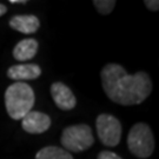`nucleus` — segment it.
I'll list each match as a JSON object with an SVG mask.
<instances>
[{
  "instance_id": "nucleus-1",
  "label": "nucleus",
  "mask_w": 159,
  "mask_h": 159,
  "mask_svg": "<svg viewBox=\"0 0 159 159\" xmlns=\"http://www.w3.org/2000/svg\"><path fill=\"white\" fill-rule=\"evenodd\" d=\"M100 78L105 94L118 105H139L152 92V81L146 72L138 71L129 74L119 64L105 65Z\"/></svg>"
},
{
  "instance_id": "nucleus-2",
  "label": "nucleus",
  "mask_w": 159,
  "mask_h": 159,
  "mask_svg": "<svg viewBox=\"0 0 159 159\" xmlns=\"http://www.w3.org/2000/svg\"><path fill=\"white\" fill-rule=\"evenodd\" d=\"M35 102L32 87L23 81H16L5 92V106L7 113L14 120H21L32 111Z\"/></svg>"
},
{
  "instance_id": "nucleus-3",
  "label": "nucleus",
  "mask_w": 159,
  "mask_h": 159,
  "mask_svg": "<svg viewBox=\"0 0 159 159\" xmlns=\"http://www.w3.org/2000/svg\"><path fill=\"white\" fill-rule=\"evenodd\" d=\"M127 148L134 157L146 159L154 151V137L151 127L145 123H137L127 134Z\"/></svg>"
},
{
  "instance_id": "nucleus-4",
  "label": "nucleus",
  "mask_w": 159,
  "mask_h": 159,
  "mask_svg": "<svg viewBox=\"0 0 159 159\" xmlns=\"http://www.w3.org/2000/svg\"><path fill=\"white\" fill-rule=\"evenodd\" d=\"M60 142L67 152H83L94 144V137L90 125L78 124L64 129Z\"/></svg>"
},
{
  "instance_id": "nucleus-5",
  "label": "nucleus",
  "mask_w": 159,
  "mask_h": 159,
  "mask_svg": "<svg viewBox=\"0 0 159 159\" xmlns=\"http://www.w3.org/2000/svg\"><path fill=\"white\" fill-rule=\"evenodd\" d=\"M96 129L99 140L110 148H114L120 143L121 139V124L114 116L102 113L97 117Z\"/></svg>"
},
{
  "instance_id": "nucleus-6",
  "label": "nucleus",
  "mask_w": 159,
  "mask_h": 159,
  "mask_svg": "<svg viewBox=\"0 0 159 159\" xmlns=\"http://www.w3.org/2000/svg\"><path fill=\"white\" fill-rule=\"evenodd\" d=\"M21 127L31 134L44 133L51 127V118L40 111H30L21 119Z\"/></svg>"
},
{
  "instance_id": "nucleus-7",
  "label": "nucleus",
  "mask_w": 159,
  "mask_h": 159,
  "mask_svg": "<svg viewBox=\"0 0 159 159\" xmlns=\"http://www.w3.org/2000/svg\"><path fill=\"white\" fill-rule=\"evenodd\" d=\"M51 96L56 102L58 108L63 111H70L73 110L77 105V99L73 94L72 90L66 86L64 83L56 81L51 85Z\"/></svg>"
},
{
  "instance_id": "nucleus-8",
  "label": "nucleus",
  "mask_w": 159,
  "mask_h": 159,
  "mask_svg": "<svg viewBox=\"0 0 159 159\" xmlns=\"http://www.w3.org/2000/svg\"><path fill=\"white\" fill-rule=\"evenodd\" d=\"M10 27L24 34L35 33L40 27V20L33 14H20L10 19Z\"/></svg>"
},
{
  "instance_id": "nucleus-9",
  "label": "nucleus",
  "mask_w": 159,
  "mask_h": 159,
  "mask_svg": "<svg viewBox=\"0 0 159 159\" xmlns=\"http://www.w3.org/2000/svg\"><path fill=\"white\" fill-rule=\"evenodd\" d=\"M41 68L37 64H19L7 70V77L12 80H33L39 78Z\"/></svg>"
},
{
  "instance_id": "nucleus-10",
  "label": "nucleus",
  "mask_w": 159,
  "mask_h": 159,
  "mask_svg": "<svg viewBox=\"0 0 159 159\" xmlns=\"http://www.w3.org/2000/svg\"><path fill=\"white\" fill-rule=\"evenodd\" d=\"M39 44L35 39H23L13 48V57L18 61H27L35 57Z\"/></svg>"
},
{
  "instance_id": "nucleus-11",
  "label": "nucleus",
  "mask_w": 159,
  "mask_h": 159,
  "mask_svg": "<svg viewBox=\"0 0 159 159\" xmlns=\"http://www.w3.org/2000/svg\"><path fill=\"white\" fill-rule=\"evenodd\" d=\"M35 159H73L70 152L58 146H46L39 150Z\"/></svg>"
},
{
  "instance_id": "nucleus-12",
  "label": "nucleus",
  "mask_w": 159,
  "mask_h": 159,
  "mask_svg": "<svg viewBox=\"0 0 159 159\" xmlns=\"http://www.w3.org/2000/svg\"><path fill=\"white\" fill-rule=\"evenodd\" d=\"M116 1L114 0H94L93 5L96 7L98 13H100L102 16H107L114 10L116 6Z\"/></svg>"
},
{
  "instance_id": "nucleus-13",
  "label": "nucleus",
  "mask_w": 159,
  "mask_h": 159,
  "mask_svg": "<svg viewBox=\"0 0 159 159\" xmlns=\"http://www.w3.org/2000/svg\"><path fill=\"white\" fill-rule=\"evenodd\" d=\"M97 159H123L120 156H118L114 152H111V151H102L99 152Z\"/></svg>"
},
{
  "instance_id": "nucleus-14",
  "label": "nucleus",
  "mask_w": 159,
  "mask_h": 159,
  "mask_svg": "<svg viewBox=\"0 0 159 159\" xmlns=\"http://www.w3.org/2000/svg\"><path fill=\"white\" fill-rule=\"evenodd\" d=\"M144 4H145V6L148 7L150 11L157 12L159 10V1L158 0H145V1H144Z\"/></svg>"
},
{
  "instance_id": "nucleus-15",
  "label": "nucleus",
  "mask_w": 159,
  "mask_h": 159,
  "mask_svg": "<svg viewBox=\"0 0 159 159\" xmlns=\"http://www.w3.org/2000/svg\"><path fill=\"white\" fill-rule=\"evenodd\" d=\"M6 12H7V7L4 4H0V17H2Z\"/></svg>"
},
{
  "instance_id": "nucleus-16",
  "label": "nucleus",
  "mask_w": 159,
  "mask_h": 159,
  "mask_svg": "<svg viewBox=\"0 0 159 159\" xmlns=\"http://www.w3.org/2000/svg\"><path fill=\"white\" fill-rule=\"evenodd\" d=\"M11 4H26V0H10Z\"/></svg>"
}]
</instances>
